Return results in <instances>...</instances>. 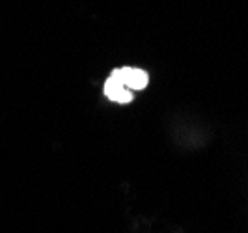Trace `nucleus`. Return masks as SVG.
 <instances>
[{"label": "nucleus", "instance_id": "f03ea898", "mask_svg": "<svg viewBox=\"0 0 248 233\" xmlns=\"http://www.w3.org/2000/svg\"><path fill=\"white\" fill-rule=\"evenodd\" d=\"M103 92H105V95L114 101V103H120V105H129L131 101H133V92H129L127 88L110 73V77L105 80V86H103Z\"/></svg>", "mask_w": 248, "mask_h": 233}, {"label": "nucleus", "instance_id": "f257e3e1", "mask_svg": "<svg viewBox=\"0 0 248 233\" xmlns=\"http://www.w3.org/2000/svg\"><path fill=\"white\" fill-rule=\"evenodd\" d=\"M112 75L129 92H140L149 84V75L144 69H138V67H120V69H114Z\"/></svg>", "mask_w": 248, "mask_h": 233}]
</instances>
